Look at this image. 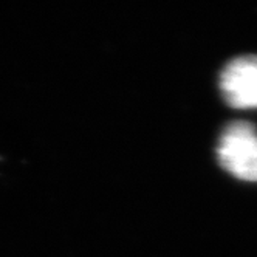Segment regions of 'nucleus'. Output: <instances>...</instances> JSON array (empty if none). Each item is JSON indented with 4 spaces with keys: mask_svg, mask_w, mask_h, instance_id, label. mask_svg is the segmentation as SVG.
<instances>
[{
    "mask_svg": "<svg viewBox=\"0 0 257 257\" xmlns=\"http://www.w3.org/2000/svg\"><path fill=\"white\" fill-rule=\"evenodd\" d=\"M218 161L231 175L257 181V131L252 124L234 121L225 127L217 148Z\"/></svg>",
    "mask_w": 257,
    "mask_h": 257,
    "instance_id": "f257e3e1",
    "label": "nucleus"
},
{
    "mask_svg": "<svg viewBox=\"0 0 257 257\" xmlns=\"http://www.w3.org/2000/svg\"><path fill=\"white\" fill-rule=\"evenodd\" d=\"M220 90L234 108H257V56L235 58L220 75Z\"/></svg>",
    "mask_w": 257,
    "mask_h": 257,
    "instance_id": "f03ea898",
    "label": "nucleus"
}]
</instances>
